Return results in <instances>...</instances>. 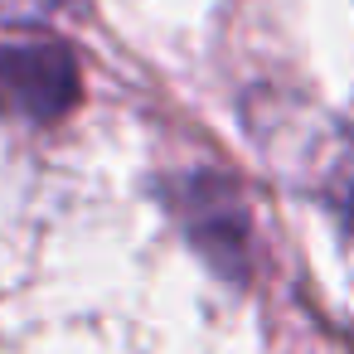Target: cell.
Listing matches in <instances>:
<instances>
[{"mask_svg":"<svg viewBox=\"0 0 354 354\" xmlns=\"http://www.w3.org/2000/svg\"><path fill=\"white\" fill-rule=\"evenodd\" d=\"M83 93L78 59L54 39L0 44V122H59Z\"/></svg>","mask_w":354,"mask_h":354,"instance_id":"1","label":"cell"},{"mask_svg":"<svg viewBox=\"0 0 354 354\" xmlns=\"http://www.w3.org/2000/svg\"><path fill=\"white\" fill-rule=\"evenodd\" d=\"M330 204H335V214H339L344 233L354 238V160L335 165V175H330Z\"/></svg>","mask_w":354,"mask_h":354,"instance_id":"3","label":"cell"},{"mask_svg":"<svg viewBox=\"0 0 354 354\" xmlns=\"http://www.w3.org/2000/svg\"><path fill=\"white\" fill-rule=\"evenodd\" d=\"M175 218L185 223L189 243L223 272V277H248V252H252V238H248V209L238 199V189L218 175H180L170 189H165Z\"/></svg>","mask_w":354,"mask_h":354,"instance_id":"2","label":"cell"}]
</instances>
